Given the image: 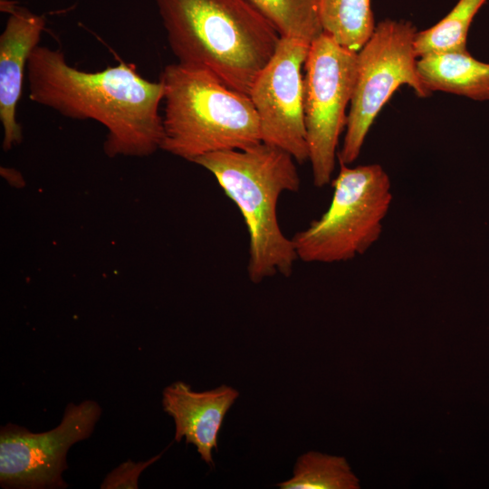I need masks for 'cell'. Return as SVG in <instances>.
<instances>
[{
    "instance_id": "1",
    "label": "cell",
    "mask_w": 489,
    "mask_h": 489,
    "mask_svg": "<svg viewBox=\"0 0 489 489\" xmlns=\"http://www.w3.org/2000/svg\"><path fill=\"white\" fill-rule=\"evenodd\" d=\"M29 99L64 117L92 120L107 129L105 154L147 157L161 148L164 99L160 81L143 78L133 63L98 72L71 66L62 51L38 45L26 71Z\"/></svg>"
},
{
    "instance_id": "2",
    "label": "cell",
    "mask_w": 489,
    "mask_h": 489,
    "mask_svg": "<svg viewBox=\"0 0 489 489\" xmlns=\"http://www.w3.org/2000/svg\"><path fill=\"white\" fill-rule=\"evenodd\" d=\"M177 62L249 95L279 32L247 0H154Z\"/></svg>"
},
{
    "instance_id": "3",
    "label": "cell",
    "mask_w": 489,
    "mask_h": 489,
    "mask_svg": "<svg viewBox=\"0 0 489 489\" xmlns=\"http://www.w3.org/2000/svg\"><path fill=\"white\" fill-rule=\"evenodd\" d=\"M192 162L216 177L242 214L249 235V279L258 283L277 273L289 276L298 257L292 238L279 225L277 204L283 193L300 188L294 158L260 142L244 149L211 152Z\"/></svg>"
},
{
    "instance_id": "4",
    "label": "cell",
    "mask_w": 489,
    "mask_h": 489,
    "mask_svg": "<svg viewBox=\"0 0 489 489\" xmlns=\"http://www.w3.org/2000/svg\"><path fill=\"white\" fill-rule=\"evenodd\" d=\"M161 149L192 162L221 150L244 149L262 142L250 97L210 72L179 62L167 65Z\"/></svg>"
},
{
    "instance_id": "5",
    "label": "cell",
    "mask_w": 489,
    "mask_h": 489,
    "mask_svg": "<svg viewBox=\"0 0 489 489\" xmlns=\"http://www.w3.org/2000/svg\"><path fill=\"white\" fill-rule=\"evenodd\" d=\"M328 209L292 237L305 263L345 262L363 254L378 241L392 202L391 182L379 164L340 163Z\"/></svg>"
},
{
    "instance_id": "6",
    "label": "cell",
    "mask_w": 489,
    "mask_h": 489,
    "mask_svg": "<svg viewBox=\"0 0 489 489\" xmlns=\"http://www.w3.org/2000/svg\"><path fill=\"white\" fill-rule=\"evenodd\" d=\"M416 34L408 21L386 19L376 24L358 52L345 135L337 156L340 163L350 165L359 158L375 119L400 86L408 85L419 98L431 95L417 72Z\"/></svg>"
},
{
    "instance_id": "7",
    "label": "cell",
    "mask_w": 489,
    "mask_h": 489,
    "mask_svg": "<svg viewBox=\"0 0 489 489\" xmlns=\"http://www.w3.org/2000/svg\"><path fill=\"white\" fill-rule=\"evenodd\" d=\"M357 65L358 53L340 45L325 33L310 44L304 63L303 108L308 160L317 187L331 179Z\"/></svg>"
},
{
    "instance_id": "8",
    "label": "cell",
    "mask_w": 489,
    "mask_h": 489,
    "mask_svg": "<svg viewBox=\"0 0 489 489\" xmlns=\"http://www.w3.org/2000/svg\"><path fill=\"white\" fill-rule=\"evenodd\" d=\"M101 416L92 400L69 404L58 427L32 433L14 424L0 432V484L4 488H65L62 473L66 454L76 442L91 436Z\"/></svg>"
},
{
    "instance_id": "9",
    "label": "cell",
    "mask_w": 489,
    "mask_h": 489,
    "mask_svg": "<svg viewBox=\"0 0 489 489\" xmlns=\"http://www.w3.org/2000/svg\"><path fill=\"white\" fill-rule=\"evenodd\" d=\"M310 44L282 36L248 95L258 116L262 142L285 150L300 164L309 159L302 69Z\"/></svg>"
},
{
    "instance_id": "10",
    "label": "cell",
    "mask_w": 489,
    "mask_h": 489,
    "mask_svg": "<svg viewBox=\"0 0 489 489\" xmlns=\"http://www.w3.org/2000/svg\"><path fill=\"white\" fill-rule=\"evenodd\" d=\"M1 10L8 14L0 35V120L4 130L3 149L7 151L23 139L17 107L29 57L39 45L45 19L6 0H1Z\"/></svg>"
},
{
    "instance_id": "11",
    "label": "cell",
    "mask_w": 489,
    "mask_h": 489,
    "mask_svg": "<svg viewBox=\"0 0 489 489\" xmlns=\"http://www.w3.org/2000/svg\"><path fill=\"white\" fill-rule=\"evenodd\" d=\"M238 391L226 385L206 391H194L188 384L175 382L163 390L162 405L175 422V441L183 437L196 446L202 460L214 466L213 449L224 418L238 398Z\"/></svg>"
},
{
    "instance_id": "12",
    "label": "cell",
    "mask_w": 489,
    "mask_h": 489,
    "mask_svg": "<svg viewBox=\"0 0 489 489\" xmlns=\"http://www.w3.org/2000/svg\"><path fill=\"white\" fill-rule=\"evenodd\" d=\"M417 69L424 86L432 91L489 101V63L468 52H444L417 58Z\"/></svg>"
},
{
    "instance_id": "13",
    "label": "cell",
    "mask_w": 489,
    "mask_h": 489,
    "mask_svg": "<svg viewBox=\"0 0 489 489\" xmlns=\"http://www.w3.org/2000/svg\"><path fill=\"white\" fill-rule=\"evenodd\" d=\"M319 15L323 33L356 53L376 27L370 0H319Z\"/></svg>"
},
{
    "instance_id": "14",
    "label": "cell",
    "mask_w": 489,
    "mask_h": 489,
    "mask_svg": "<svg viewBox=\"0 0 489 489\" xmlns=\"http://www.w3.org/2000/svg\"><path fill=\"white\" fill-rule=\"evenodd\" d=\"M486 0H458L453 9L433 26L417 32V58L444 52L466 51L468 30L475 15Z\"/></svg>"
},
{
    "instance_id": "15",
    "label": "cell",
    "mask_w": 489,
    "mask_h": 489,
    "mask_svg": "<svg viewBox=\"0 0 489 489\" xmlns=\"http://www.w3.org/2000/svg\"><path fill=\"white\" fill-rule=\"evenodd\" d=\"M282 489H358L359 480L342 456L311 451L301 455Z\"/></svg>"
},
{
    "instance_id": "16",
    "label": "cell",
    "mask_w": 489,
    "mask_h": 489,
    "mask_svg": "<svg viewBox=\"0 0 489 489\" xmlns=\"http://www.w3.org/2000/svg\"><path fill=\"white\" fill-rule=\"evenodd\" d=\"M279 32L308 43L323 33L319 0H247Z\"/></svg>"
},
{
    "instance_id": "17",
    "label": "cell",
    "mask_w": 489,
    "mask_h": 489,
    "mask_svg": "<svg viewBox=\"0 0 489 489\" xmlns=\"http://www.w3.org/2000/svg\"><path fill=\"white\" fill-rule=\"evenodd\" d=\"M159 457L147 462L132 463L128 461L111 471L101 484V488H138V478L142 470Z\"/></svg>"
}]
</instances>
